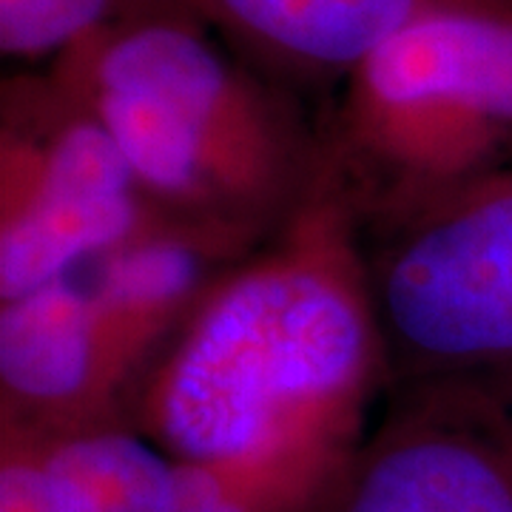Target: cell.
<instances>
[{
	"label": "cell",
	"mask_w": 512,
	"mask_h": 512,
	"mask_svg": "<svg viewBox=\"0 0 512 512\" xmlns=\"http://www.w3.org/2000/svg\"><path fill=\"white\" fill-rule=\"evenodd\" d=\"M154 356L106 311L89 279L60 276L0 308L3 427L55 439L131 427Z\"/></svg>",
	"instance_id": "cell-6"
},
{
	"label": "cell",
	"mask_w": 512,
	"mask_h": 512,
	"mask_svg": "<svg viewBox=\"0 0 512 512\" xmlns=\"http://www.w3.org/2000/svg\"><path fill=\"white\" fill-rule=\"evenodd\" d=\"M370 282L390 382L512 373V171L404 214Z\"/></svg>",
	"instance_id": "cell-4"
},
{
	"label": "cell",
	"mask_w": 512,
	"mask_h": 512,
	"mask_svg": "<svg viewBox=\"0 0 512 512\" xmlns=\"http://www.w3.org/2000/svg\"><path fill=\"white\" fill-rule=\"evenodd\" d=\"M188 9L185 0H0V49L6 57H60L74 43L120 20Z\"/></svg>",
	"instance_id": "cell-9"
},
{
	"label": "cell",
	"mask_w": 512,
	"mask_h": 512,
	"mask_svg": "<svg viewBox=\"0 0 512 512\" xmlns=\"http://www.w3.org/2000/svg\"><path fill=\"white\" fill-rule=\"evenodd\" d=\"M237 55L282 77L345 80L390 37L450 12H507L512 0H185Z\"/></svg>",
	"instance_id": "cell-7"
},
{
	"label": "cell",
	"mask_w": 512,
	"mask_h": 512,
	"mask_svg": "<svg viewBox=\"0 0 512 512\" xmlns=\"http://www.w3.org/2000/svg\"><path fill=\"white\" fill-rule=\"evenodd\" d=\"M339 148L399 217L512 171V15L450 12L345 77Z\"/></svg>",
	"instance_id": "cell-3"
},
{
	"label": "cell",
	"mask_w": 512,
	"mask_h": 512,
	"mask_svg": "<svg viewBox=\"0 0 512 512\" xmlns=\"http://www.w3.org/2000/svg\"><path fill=\"white\" fill-rule=\"evenodd\" d=\"M339 168L268 251L214 276L137 387L131 424L188 464L350 450L390 379L370 262Z\"/></svg>",
	"instance_id": "cell-1"
},
{
	"label": "cell",
	"mask_w": 512,
	"mask_h": 512,
	"mask_svg": "<svg viewBox=\"0 0 512 512\" xmlns=\"http://www.w3.org/2000/svg\"><path fill=\"white\" fill-rule=\"evenodd\" d=\"M311 512H512V373L393 379Z\"/></svg>",
	"instance_id": "cell-5"
},
{
	"label": "cell",
	"mask_w": 512,
	"mask_h": 512,
	"mask_svg": "<svg viewBox=\"0 0 512 512\" xmlns=\"http://www.w3.org/2000/svg\"><path fill=\"white\" fill-rule=\"evenodd\" d=\"M26 439L35 447L52 512L168 510L174 458L137 430L97 427L55 439Z\"/></svg>",
	"instance_id": "cell-8"
},
{
	"label": "cell",
	"mask_w": 512,
	"mask_h": 512,
	"mask_svg": "<svg viewBox=\"0 0 512 512\" xmlns=\"http://www.w3.org/2000/svg\"><path fill=\"white\" fill-rule=\"evenodd\" d=\"M208 32L191 9L148 12L74 43L49 74L103 123L163 214L237 248L291 217L319 174L285 103Z\"/></svg>",
	"instance_id": "cell-2"
}]
</instances>
